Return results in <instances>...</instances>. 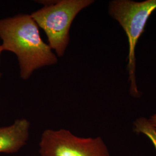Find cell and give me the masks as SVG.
I'll return each instance as SVG.
<instances>
[{"instance_id": "1", "label": "cell", "mask_w": 156, "mask_h": 156, "mask_svg": "<svg viewBox=\"0 0 156 156\" xmlns=\"http://www.w3.org/2000/svg\"><path fill=\"white\" fill-rule=\"evenodd\" d=\"M0 38L3 50L17 56L23 80L28 79L35 70L58 62L57 56L41 38L39 27L31 15L0 19Z\"/></svg>"}, {"instance_id": "2", "label": "cell", "mask_w": 156, "mask_h": 156, "mask_svg": "<svg viewBox=\"0 0 156 156\" xmlns=\"http://www.w3.org/2000/svg\"><path fill=\"white\" fill-rule=\"evenodd\" d=\"M156 9V0L135 2L131 0H113L108 6L109 14L122 27L128 37L127 71L129 93L138 98L140 96L136 83L135 47L144 33L148 19Z\"/></svg>"}, {"instance_id": "3", "label": "cell", "mask_w": 156, "mask_h": 156, "mask_svg": "<svg viewBox=\"0 0 156 156\" xmlns=\"http://www.w3.org/2000/svg\"><path fill=\"white\" fill-rule=\"evenodd\" d=\"M93 0H60L34 12L31 16L46 35L48 45L56 56H64L69 42V30L78 13Z\"/></svg>"}, {"instance_id": "4", "label": "cell", "mask_w": 156, "mask_h": 156, "mask_svg": "<svg viewBox=\"0 0 156 156\" xmlns=\"http://www.w3.org/2000/svg\"><path fill=\"white\" fill-rule=\"evenodd\" d=\"M41 156H111L101 137L83 138L66 129H47L39 142Z\"/></svg>"}, {"instance_id": "5", "label": "cell", "mask_w": 156, "mask_h": 156, "mask_svg": "<svg viewBox=\"0 0 156 156\" xmlns=\"http://www.w3.org/2000/svg\"><path fill=\"white\" fill-rule=\"evenodd\" d=\"M31 123L26 118L15 120L5 127H0V153L13 154L27 144Z\"/></svg>"}, {"instance_id": "6", "label": "cell", "mask_w": 156, "mask_h": 156, "mask_svg": "<svg viewBox=\"0 0 156 156\" xmlns=\"http://www.w3.org/2000/svg\"><path fill=\"white\" fill-rule=\"evenodd\" d=\"M135 131L142 133L147 135L152 141L156 148V131L151 126L149 120L145 118H140L134 123Z\"/></svg>"}, {"instance_id": "7", "label": "cell", "mask_w": 156, "mask_h": 156, "mask_svg": "<svg viewBox=\"0 0 156 156\" xmlns=\"http://www.w3.org/2000/svg\"><path fill=\"white\" fill-rule=\"evenodd\" d=\"M151 126L156 131V114H154L151 116L149 120H148Z\"/></svg>"}, {"instance_id": "8", "label": "cell", "mask_w": 156, "mask_h": 156, "mask_svg": "<svg viewBox=\"0 0 156 156\" xmlns=\"http://www.w3.org/2000/svg\"><path fill=\"white\" fill-rule=\"evenodd\" d=\"M3 51H4V50L2 49V46H1V45H0V58H1V53H2V52ZM1 76H2V73H1V71H0V79L1 78Z\"/></svg>"}]
</instances>
